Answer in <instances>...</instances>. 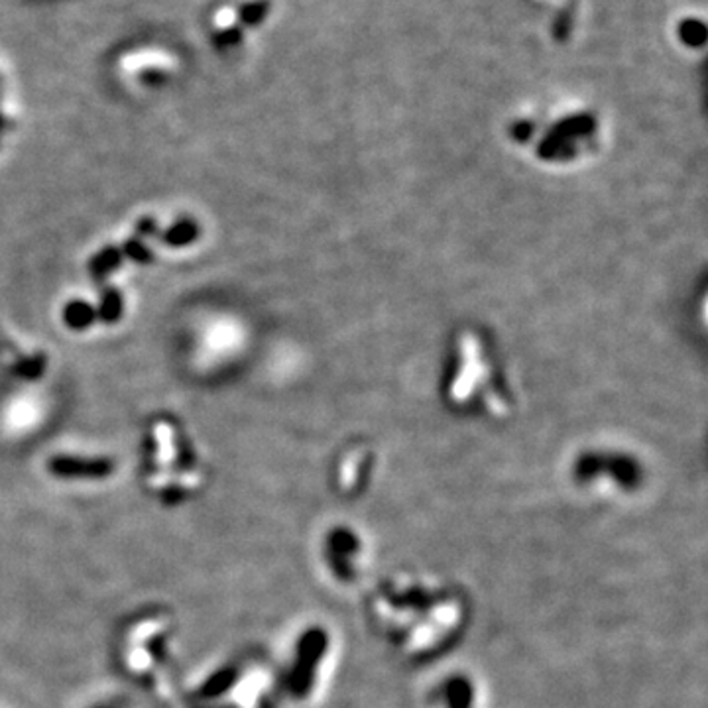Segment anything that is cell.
I'll use <instances>...</instances> for the list:
<instances>
[{
    "instance_id": "277c9868",
    "label": "cell",
    "mask_w": 708,
    "mask_h": 708,
    "mask_svg": "<svg viewBox=\"0 0 708 708\" xmlns=\"http://www.w3.org/2000/svg\"><path fill=\"white\" fill-rule=\"evenodd\" d=\"M51 473L66 478H102L112 471L111 461L102 459H69V456H58L49 463Z\"/></svg>"
},
{
    "instance_id": "6da1fadb",
    "label": "cell",
    "mask_w": 708,
    "mask_h": 708,
    "mask_svg": "<svg viewBox=\"0 0 708 708\" xmlns=\"http://www.w3.org/2000/svg\"><path fill=\"white\" fill-rule=\"evenodd\" d=\"M272 14V0H209L201 10L199 26L217 54L241 49L250 32Z\"/></svg>"
},
{
    "instance_id": "5b68a950",
    "label": "cell",
    "mask_w": 708,
    "mask_h": 708,
    "mask_svg": "<svg viewBox=\"0 0 708 708\" xmlns=\"http://www.w3.org/2000/svg\"><path fill=\"white\" fill-rule=\"evenodd\" d=\"M235 681H236L235 669H223L215 673L199 689V699H215V696H221L223 693L231 689Z\"/></svg>"
},
{
    "instance_id": "3957f363",
    "label": "cell",
    "mask_w": 708,
    "mask_h": 708,
    "mask_svg": "<svg viewBox=\"0 0 708 708\" xmlns=\"http://www.w3.org/2000/svg\"><path fill=\"white\" fill-rule=\"evenodd\" d=\"M325 633L319 630H311L301 638L297 648V663L294 673H291V689L296 695L304 696L307 693L311 681H314V669L317 668L323 651H325Z\"/></svg>"
},
{
    "instance_id": "7a4b0ae2",
    "label": "cell",
    "mask_w": 708,
    "mask_h": 708,
    "mask_svg": "<svg viewBox=\"0 0 708 708\" xmlns=\"http://www.w3.org/2000/svg\"><path fill=\"white\" fill-rule=\"evenodd\" d=\"M117 67L124 77H132L144 85H155L175 75L180 69V56L165 41L138 40L120 49Z\"/></svg>"
},
{
    "instance_id": "52a82bcc",
    "label": "cell",
    "mask_w": 708,
    "mask_h": 708,
    "mask_svg": "<svg viewBox=\"0 0 708 708\" xmlns=\"http://www.w3.org/2000/svg\"><path fill=\"white\" fill-rule=\"evenodd\" d=\"M572 24H575V16H572V10L571 8L561 10L559 16L555 18L553 28H551V30H553V38L557 41H567L571 38V32H572Z\"/></svg>"
},
{
    "instance_id": "8992f818",
    "label": "cell",
    "mask_w": 708,
    "mask_h": 708,
    "mask_svg": "<svg viewBox=\"0 0 708 708\" xmlns=\"http://www.w3.org/2000/svg\"><path fill=\"white\" fill-rule=\"evenodd\" d=\"M679 36L686 46L701 48L706 41V26L696 18H686L679 24Z\"/></svg>"
},
{
    "instance_id": "ba28073f",
    "label": "cell",
    "mask_w": 708,
    "mask_h": 708,
    "mask_svg": "<svg viewBox=\"0 0 708 708\" xmlns=\"http://www.w3.org/2000/svg\"><path fill=\"white\" fill-rule=\"evenodd\" d=\"M36 3H46V4H54V3H66V0H36Z\"/></svg>"
}]
</instances>
